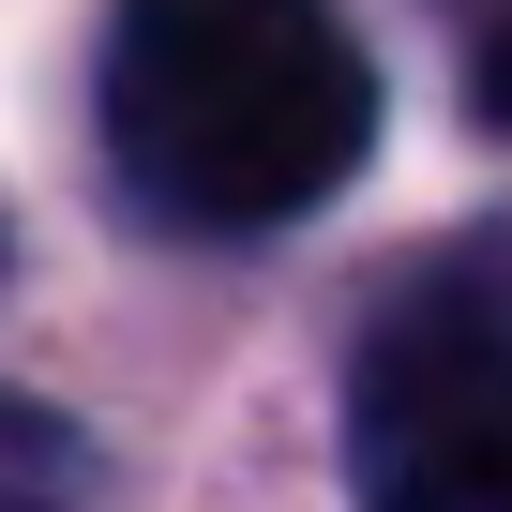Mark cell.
Instances as JSON below:
<instances>
[{
	"label": "cell",
	"instance_id": "cell-1",
	"mask_svg": "<svg viewBox=\"0 0 512 512\" xmlns=\"http://www.w3.org/2000/svg\"><path fill=\"white\" fill-rule=\"evenodd\" d=\"M106 151L181 226H287L377 151V76L332 0H121Z\"/></svg>",
	"mask_w": 512,
	"mask_h": 512
},
{
	"label": "cell",
	"instance_id": "cell-2",
	"mask_svg": "<svg viewBox=\"0 0 512 512\" xmlns=\"http://www.w3.org/2000/svg\"><path fill=\"white\" fill-rule=\"evenodd\" d=\"M347 497L362 512H512V241L437 256L362 332Z\"/></svg>",
	"mask_w": 512,
	"mask_h": 512
},
{
	"label": "cell",
	"instance_id": "cell-3",
	"mask_svg": "<svg viewBox=\"0 0 512 512\" xmlns=\"http://www.w3.org/2000/svg\"><path fill=\"white\" fill-rule=\"evenodd\" d=\"M91 497H106V467H91V437L0 392V512H91Z\"/></svg>",
	"mask_w": 512,
	"mask_h": 512
},
{
	"label": "cell",
	"instance_id": "cell-4",
	"mask_svg": "<svg viewBox=\"0 0 512 512\" xmlns=\"http://www.w3.org/2000/svg\"><path fill=\"white\" fill-rule=\"evenodd\" d=\"M482 121H512V16L482 31Z\"/></svg>",
	"mask_w": 512,
	"mask_h": 512
}]
</instances>
